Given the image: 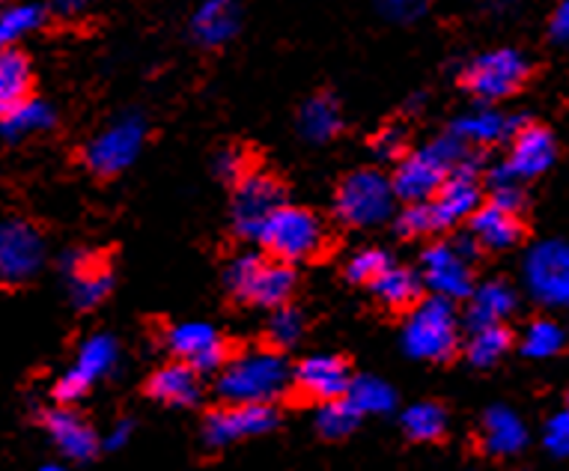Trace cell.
Instances as JSON below:
<instances>
[{
    "label": "cell",
    "mask_w": 569,
    "mask_h": 471,
    "mask_svg": "<svg viewBox=\"0 0 569 471\" xmlns=\"http://www.w3.org/2000/svg\"><path fill=\"white\" fill-rule=\"evenodd\" d=\"M143 141H147V120L140 113H126L87 143V168L93 170L96 177H117L134 164Z\"/></svg>",
    "instance_id": "7"
},
{
    "label": "cell",
    "mask_w": 569,
    "mask_h": 471,
    "mask_svg": "<svg viewBox=\"0 0 569 471\" xmlns=\"http://www.w3.org/2000/svg\"><path fill=\"white\" fill-rule=\"evenodd\" d=\"M87 391H90V382H87L78 370H66L63 377L57 379L54 385V400L57 403H76V400H81V397H87Z\"/></svg>",
    "instance_id": "44"
},
{
    "label": "cell",
    "mask_w": 569,
    "mask_h": 471,
    "mask_svg": "<svg viewBox=\"0 0 569 471\" xmlns=\"http://www.w3.org/2000/svg\"><path fill=\"white\" fill-rule=\"evenodd\" d=\"M152 400H159L164 405H177V409H188V405L200 403V377L194 370L188 368L186 361H177V364H168L152 373L150 385H147Z\"/></svg>",
    "instance_id": "21"
},
{
    "label": "cell",
    "mask_w": 569,
    "mask_h": 471,
    "mask_svg": "<svg viewBox=\"0 0 569 471\" xmlns=\"http://www.w3.org/2000/svg\"><path fill=\"white\" fill-rule=\"evenodd\" d=\"M54 126V111L46 102H39L30 96L28 102H21L19 108H12L10 113L0 117V132L7 134L10 141H21L28 134L46 132Z\"/></svg>",
    "instance_id": "29"
},
{
    "label": "cell",
    "mask_w": 569,
    "mask_h": 471,
    "mask_svg": "<svg viewBox=\"0 0 569 471\" xmlns=\"http://www.w3.org/2000/svg\"><path fill=\"white\" fill-rule=\"evenodd\" d=\"M549 37L558 42V46H563L569 39V0H560L558 10H555V16H551V24H549Z\"/></svg>",
    "instance_id": "47"
},
{
    "label": "cell",
    "mask_w": 569,
    "mask_h": 471,
    "mask_svg": "<svg viewBox=\"0 0 569 471\" xmlns=\"http://www.w3.org/2000/svg\"><path fill=\"white\" fill-rule=\"evenodd\" d=\"M382 12H388L391 19H415L420 10H423V0H379Z\"/></svg>",
    "instance_id": "46"
},
{
    "label": "cell",
    "mask_w": 569,
    "mask_h": 471,
    "mask_svg": "<svg viewBox=\"0 0 569 471\" xmlns=\"http://www.w3.org/2000/svg\"><path fill=\"white\" fill-rule=\"evenodd\" d=\"M542 442L555 457H567L569 453V415L567 412H558L546 421V430H542Z\"/></svg>",
    "instance_id": "42"
},
{
    "label": "cell",
    "mask_w": 569,
    "mask_h": 471,
    "mask_svg": "<svg viewBox=\"0 0 569 471\" xmlns=\"http://www.w3.org/2000/svg\"><path fill=\"white\" fill-rule=\"evenodd\" d=\"M486 453L492 457H513L528 444V430L522 418L507 405H492L483 415V439H480Z\"/></svg>",
    "instance_id": "22"
},
{
    "label": "cell",
    "mask_w": 569,
    "mask_h": 471,
    "mask_svg": "<svg viewBox=\"0 0 569 471\" xmlns=\"http://www.w3.org/2000/svg\"><path fill=\"white\" fill-rule=\"evenodd\" d=\"M388 265H391V257L385 254V251H379V248H365V251L352 254V260L346 263V278L352 283H370L376 281Z\"/></svg>",
    "instance_id": "38"
},
{
    "label": "cell",
    "mask_w": 569,
    "mask_h": 471,
    "mask_svg": "<svg viewBox=\"0 0 569 471\" xmlns=\"http://www.w3.org/2000/svg\"><path fill=\"white\" fill-rule=\"evenodd\" d=\"M528 76H531V63L516 48H498L468 63L462 72V84L480 102H498V99L513 96L528 81Z\"/></svg>",
    "instance_id": "8"
},
{
    "label": "cell",
    "mask_w": 569,
    "mask_h": 471,
    "mask_svg": "<svg viewBox=\"0 0 569 471\" xmlns=\"http://www.w3.org/2000/svg\"><path fill=\"white\" fill-rule=\"evenodd\" d=\"M224 283L239 302L280 308L296 292V269L280 260H262L260 254H239L227 265Z\"/></svg>",
    "instance_id": "4"
},
{
    "label": "cell",
    "mask_w": 569,
    "mask_h": 471,
    "mask_svg": "<svg viewBox=\"0 0 569 471\" xmlns=\"http://www.w3.org/2000/svg\"><path fill=\"white\" fill-rule=\"evenodd\" d=\"M46 265V239L21 218L0 221V287L33 281Z\"/></svg>",
    "instance_id": "9"
},
{
    "label": "cell",
    "mask_w": 569,
    "mask_h": 471,
    "mask_svg": "<svg viewBox=\"0 0 569 471\" xmlns=\"http://www.w3.org/2000/svg\"><path fill=\"white\" fill-rule=\"evenodd\" d=\"M436 230H439V227H436L430 203H406V209L397 216V233L409 236V239L436 233Z\"/></svg>",
    "instance_id": "39"
},
{
    "label": "cell",
    "mask_w": 569,
    "mask_h": 471,
    "mask_svg": "<svg viewBox=\"0 0 569 471\" xmlns=\"http://www.w3.org/2000/svg\"><path fill=\"white\" fill-rule=\"evenodd\" d=\"M516 311V292L505 281H486L468 295L466 322L468 329H483V325H498Z\"/></svg>",
    "instance_id": "20"
},
{
    "label": "cell",
    "mask_w": 569,
    "mask_h": 471,
    "mask_svg": "<svg viewBox=\"0 0 569 471\" xmlns=\"http://www.w3.org/2000/svg\"><path fill=\"white\" fill-rule=\"evenodd\" d=\"M567 347V331L555 320H533L522 338V352L528 359H555Z\"/></svg>",
    "instance_id": "33"
},
{
    "label": "cell",
    "mask_w": 569,
    "mask_h": 471,
    "mask_svg": "<svg viewBox=\"0 0 569 471\" xmlns=\"http://www.w3.org/2000/svg\"><path fill=\"white\" fill-rule=\"evenodd\" d=\"M420 283L430 287L432 295L448 299V302L468 299L475 290L471 263L462 260L450 242H436L420 257Z\"/></svg>",
    "instance_id": "14"
},
{
    "label": "cell",
    "mask_w": 569,
    "mask_h": 471,
    "mask_svg": "<svg viewBox=\"0 0 569 471\" xmlns=\"http://www.w3.org/2000/svg\"><path fill=\"white\" fill-rule=\"evenodd\" d=\"M236 30H239V3L236 0H203L191 19V33L200 46H224L236 37Z\"/></svg>",
    "instance_id": "23"
},
{
    "label": "cell",
    "mask_w": 569,
    "mask_h": 471,
    "mask_svg": "<svg viewBox=\"0 0 569 471\" xmlns=\"http://www.w3.org/2000/svg\"><path fill=\"white\" fill-rule=\"evenodd\" d=\"M402 347L418 361L441 364L453 359L459 349V320L453 302L430 295L411 304L402 325Z\"/></svg>",
    "instance_id": "3"
},
{
    "label": "cell",
    "mask_w": 569,
    "mask_h": 471,
    "mask_svg": "<svg viewBox=\"0 0 569 471\" xmlns=\"http://www.w3.org/2000/svg\"><path fill=\"white\" fill-rule=\"evenodd\" d=\"M278 427V409L271 403H230L209 412L203 421V442L227 448L251 435H266Z\"/></svg>",
    "instance_id": "12"
},
{
    "label": "cell",
    "mask_w": 569,
    "mask_h": 471,
    "mask_svg": "<svg viewBox=\"0 0 569 471\" xmlns=\"http://www.w3.org/2000/svg\"><path fill=\"white\" fill-rule=\"evenodd\" d=\"M292 379H296V388L301 394L317 400V403H328V400L346 397L352 373H349V364L337 355H310L296 368Z\"/></svg>",
    "instance_id": "17"
},
{
    "label": "cell",
    "mask_w": 569,
    "mask_h": 471,
    "mask_svg": "<svg viewBox=\"0 0 569 471\" xmlns=\"http://www.w3.org/2000/svg\"><path fill=\"white\" fill-rule=\"evenodd\" d=\"M402 430L415 442H439L448 433V412L439 403H415L402 412Z\"/></svg>",
    "instance_id": "31"
},
{
    "label": "cell",
    "mask_w": 569,
    "mask_h": 471,
    "mask_svg": "<svg viewBox=\"0 0 569 471\" xmlns=\"http://www.w3.org/2000/svg\"><path fill=\"white\" fill-rule=\"evenodd\" d=\"M391 180L379 170H358L337 189L335 216L349 227L385 224L393 216Z\"/></svg>",
    "instance_id": "6"
},
{
    "label": "cell",
    "mask_w": 569,
    "mask_h": 471,
    "mask_svg": "<svg viewBox=\"0 0 569 471\" xmlns=\"http://www.w3.org/2000/svg\"><path fill=\"white\" fill-rule=\"evenodd\" d=\"M266 334H269V343L278 352L280 349H292L301 340V334H305V317L296 308H290V304H280L271 313Z\"/></svg>",
    "instance_id": "37"
},
{
    "label": "cell",
    "mask_w": 569,
    "mask_h": 471,
    "mask_svg": "<svg viewBox=\"0 0 569 471\" xmlns=\"http://www.w3.org/2000/svg\"><path fill=\"white\" fill-rule=\"evenodd\" d=\"M343 129V113L335 96H313L299 113V132L313 143L331 141Z\"/></svg>",
    "instance_id": "26"
},
{
    "label": "cell",
    "mask_w": 569,
    "mask_h": 471,
    "mask_svg": "<svg viewBox=\"0 0 569 471\" xmlns=\"http://www.w3.org/2000/svg\"><path fill=\"white\" fill-rule=\"evenodd\" d=\"M471 221V239H475L477 245L486 248V251H507V248H513L522 242L525 227L519 221L516 212H507V209L495 207H480L475 216L468 218Z\"/></svg>",
    "instance_id": "19"
},
{
    "label": "cell",
    "mask_w": 569,
    "mask_h": 471,
    "mask_svg": "<svg viewBox=\"0 0 569 471\" xmlns=\"http://www.w3.org/2000/svg\"><path fill=\"white\" fill-rule=\"evenodd\" d=\"M37 471H69L66 465H54V462H48V465H39Z\"/></svg>",
    "instance_id": "50"
},
{
    "label": "cell",
    "mask_w": 569,
    "mask_h": 471,
    "mask_svg": "<svg viewBox=\"0 0 569 471\" xmlns=\"http://www.w3.org/2000/svg\"><path fill=\"white\" fill-rule=\"evenodd\" d=\"M361 418L365 415H358V409H355L346 397H340V400H328V403L319 405L317 430L319 435H326V439L337 442V439H346L349 433H355V427L361 424Z\"/></svg>",
    "instance_id": "35"
},
{
    "label": "cell",
    "mask_w": 569,
    "mask_h": 471,
    "mask_svg": "<svg viewBox=\"0 0 569 471\" xmlns=\"http://www.w3.org/2000/svg\"><path fill=\"white\" fill-rule=\"evenodd\" d=\"M117 364V340L111 334H93L90 340H84V347L78 352L76 368L81 377L93 385L96 379L108 377Z\"/></svg>",
    "instance_id": "32"
},
{
    "label": "cell",
    "mask_w": 569,
    "mask_h": 471,
    "mask_svg": "<svg viewBox=\"0 0 569 471\" xmlns=\"http://www.w3.org/2000/svg\"><path fill=\"white\" fill-rule=\"evenodd\" d=\"M477 159L466 156L457 168L450 170L448 180L441 182V189L436 191V198L427 200L436 218V227H457L459 221H468L480 209L483 191H480V180H477Z\"/></svg>",
    "instance_id": "13"
},
{
    "label": "cell",
    "mask_w": 569,
    "mask_h": 471,
    "mask_svg": "<svg viewBox=\"0 0 569 471\" xmlns=\"http://www.w3.org/2000/svg\"><path fill=\"white\" fill-rule=\"evenodd\" d=\"M370 290H373V295L385 308H391V311H409L411 304L420 299L423 283H420L418 272L391 263L376 281H370Z\"/></svg>",
    "instance_id": "25"
},
{
    "label": "cell",
    "mask_w": 569,
    "mask_h": 471,
    "mask_svg": "<svg viewBox=\"0 0 569 471\" xmlns=\"http://www.w3.org/2000/svg\"><path fill=\"white\" fill-rule=\"evenodd\" d=\"M346 400L358 409V415H388L397 405L393 388L379 377H352Z\"/></svg>",
    "instance_id": "28"
},
{
    "label": "cell",
    "mask_w": 569,
    "mask_h": 471,
    "mask_svg": "<svg viewBox=\"0 0 569 471\" xmlns=\"http://www.w3.org/2000/svg\"><path fill=\"white\" fill-rule=\"evenodd\" d=\"M290 379V364L278 349H248L221 368L218 397L227 403H274Z\"/></svg>",
    "instance_id": "1"
},
{
    "label": "cell",
    "mask_w": 569,
    "mask_h": 471,
    "mask_svg": "<svg viewBox=\"0 0 569 471\" xmlns=\"http://www.w3.org/2000/svg\"><path fill=\"white\" fill-rule=\"evenodd\" d=\"M227 361H230V349H227L224 340L218 338L206 349H200L194 359H188L186 364L194 370L197 377H212V373H221V368H224Z\"/></svg>",
    "instance_id": "40"
},
{
    "label": "cell",
    "mask_w": 569,
    "mask_h": 471,
    "mask_svg": "<svg viewBox=\"0 0 569 471\" xmlns=\"http://www.w3.org/2000/svg\"><path fill=\"white\" fill-rule=\"evenodd\" d=\"M466 156L468 147L459 141L457 134H445L430 147L402 156L391 180L393 198H400L402 203H427V200L436 198L441 182L448 180L450 170L457 168Z\"/></svg>",
    "instance_id": "2"
},
{
    "label": "cell",
    "mask_w": 569,
    "mask_h": 471,
    "mask_svg": "<svg viewBox=\"0 0 569 471\" xmlns=\"http://www.w3.org/2000/svg\"><path fill=\"white\" fill-rule=\"evenodd\" d=\"M33 90V67L30 57L19 48L0 51V117L28 102Z\"/></svg>",
    "instance_id": "24"
},
{
    "label": "cell",
    "mask_w": 569,
    "mask_h": 471,
    "mask_svg": "<svg viewBox=\"0 0 569 471\" xmlns=\"http://www.w3.org/2000/svg\"><path fill=\"white\" fill-rule=\"evenodd\" d=\"M513 129H519V123L507 120L505 113L483 108V111H475V113H468V117H462V120H457V123H453V132L450 134H457L462 143L489 147V143L505 141L507 134L513 132Z\"/></svg>",
    "instance_id": "27"
},
{
    "label": "cell",
    "mask_w": 569,
    "mask_h": 471,
    "mask_svg": "<svg viewBox=\"0 0 569 471\" xmlns=\"http://www.w3.org/2000/svg\"><path fill=\"white\" fill-rule=\"evenodd\" d=\"M131 433H134V424H131V421H120V424H113V430L108 433L104 444H108V448H122V444L131 439Z\"/></svg>",
    "instance_id": "49"
},
{
    "label": "cell",
    "mask_w": 569,
    "mask_h": 471,
    "mask_svg": "<svg viewBox=\"0 0 569 471\" xmlns=\"http://www.w3.org/2000/svg\"><path fill=\"white\" fill-rule=\"evenodd\" d=\"M63 272L69 278V292H72V302L81 311L99 308L108 299V292L113 290V274L111 269L93 254L84 251H69L63 257Z\"/></svg>",
    "instance_id": "16"
},
{
    "label": "cell",
    "mask_w": 569,
    "mask_h": 471,
    "mask_svg": "<svg viewBox=\"0 0 569 471\" xmlns=\"http://www.w3.org/2000/svg\"><path fill=\"white\" fill-rule=\"evenodd\" d=\"M510 347H513V334L505 322H498V325H483V329L471 331L466 352L475 368H492L505 359Z\"/></svg>",
    "instance_id": "30"
},
{
    "label": "cell",
    "mask_w": 569,
    "mask_h": 471,
    "mask_svg": "<svg viewBox=\"0 0 569 471\" xmlns=\"http://www.w3.org/2000/svg\"><path fill=\"white\" fill-rule=\"evenodd\" d=\"M525 283L540 304L563 308L569 299V248L560 239L533 245L525 257Z\"/></svg>",
    "instance_id": "11"
},
{
    "label": "cell",
    "mask_w": 569,
    "mask_h": 471,
    "mask_svg": "<svg viewBox=\"0 0 569 471\" xmlns=\"http://www.w3.org/2000/svg\"><path fill=\"white\" fill-rule=\"evenodd\" d=\"M168 349L182 361L194 359L200 349H206L212 340H218V331L206 322H179L168 331Z\"/></svg>",
    "instance_id": "36"
},
{
    "label": "cell",
    "mask_w": 569,
    "mask_h": 471,
    "mask_svg": "<svg viewBox=\"0 0 569 471\" xmlns=\"http://www.w3.org/2000/svg\"><path fill=\"white\" fill-rule=\"evenodd\" d=\"M0 3H3V0H0Z\"/></svg>",
    "instance_id": "51"
},
{
    "label": "cell",
    "mask_w": 569,
    "mask_h": 471,
    "mask_svg": "<svg viewBox=\"0 0 569 471\" xmlns=\"http://www.w3.org/2000/svg\"><path fill=\"white\" fill-rule=\"evenodd\" d=\"M260 245H266L274 260L280 263H301V260H310L317 257L326 245V227L319 221V216H313L310 209L301 207H283L274 212V216L266 221L262 227Z\"/></svg>",
    "instance_id": "5"
},
{
    "label": "cell",
    "mask_w": 569,
    "mask_h": 471,
    "mask_svg": "<svg viewBox=\"0 0 569 471\" xmlns=\"http://www.w3.org/2000/svg\"><path fill=\"white\" fill-rule=\"evenodd\" d=\"M42 424H46L51 442L57 444V451L69 460L87 462L93 460L96 451H99V435H96L93 427L66 405L42 412Z\"/></svg>",
    "instance_id": "18"
},
{
    "label": "cell",
    "mask_w": 569,
    "mask_h": 471,
    "mask_svg": "<svg viewBox=\"0 0 569 471\" xmlns=\"http://www.w3.org/2000/svg\"><path fill=\"white\" fill-rule=\"evenodd\" d=\"M248 152L239 150V147H221L216 156V173L227 182H239L248 173Z\"/></svg>",
    "instance_id": "41"
},
{
    "label": "cell",
    "mask_w": 569,
    "mask_h": 471,
    "mask_svg": "<svg viewBox=\"0 0 569 471\" xmlns=\"http://www.w3.org/2000/svg\"><path fill=\"white\" fill-rule=\"evenodd\" d=\"M42 21H46V10L37 3H19V7L0 12V51L16 48V42L33 33Z\"/></svg>",
    "instance_id": "34"
},
{
    "label": "cell",
    "mask_w": 569,
    "mask_h": 471,
    "mask_svg": "<svg viewBox=\"0 0 569 471\" xmlns=\"http://www.w3.org/2000/svg\"><path fill=\"white\" fill-rule=\"evenodd\" d=\"M492 203L519 216V209L525 207L522 182H510V186H498V189H492Z\"/></svg>",
    "instance_id": "45"
},
{
    "label": "cell",
    "mask_w": 569,
    "mask_h": 471,
    "mask_svg": "<svg viewBox=\"0 0 569 471\" xmlns=\"http://www.w3.org/2000/svg\"><path fill=\"white\" fill-rule=\"evenodd\" d=\"M373 152L385 161H400L406 156V132L400 126H388L373 138Z\"/></svg>",
    "instance_id": "43"
},
{
    "label": "cell",
    "mask_w": 569,
    "mask_h": 471,
    "mask_svg": "<svg viewBox=\"0 0 569 471\" xmlns=\"http://www.w3.org/2000/svg\"><path fill=\"white\" fill-rule=\"evenodd\" d=\"M48 3H51V12L60 19H76L90 7V0H48Z\"/></svg>",
    "instance_id": "48"
},
{
    "label": "cell",
    "mask_w": 569,
    "mask_h": 471,
    "mask_svg": "<svg viewBox=\"0 0 569 471\" xmlns=\"http://www.w3.org/2000/svg\"><path fill=\"white\" fill-rule=\"evenodd\" d=\"M558 161V141L549 129L542 126H519L513 134V147H510V159L505 161L507 170L516 180H537L546 170Z\"/></svg>",
    "instance_id": "15"
},
{
    "label": "cell",
    "mask_w": 569,
    "mask_h": 471,
    "mask_svg": "<svg viewBox=\"0 0 569 471\" xmlns=\"http://www.w3.org/2000/svg\"><path fill=\"white\" fill-rule=\"evenodd\" d=\"M283 207V186L262 170H248L236 182L233 194V227L242 239L257 242L262 227L278 209Z\"/></svg>",
    "instance_id": "10"
}]
</instances>
